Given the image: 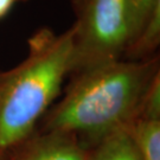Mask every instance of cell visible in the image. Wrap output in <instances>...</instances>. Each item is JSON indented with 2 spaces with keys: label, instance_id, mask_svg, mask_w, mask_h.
I'll return each instance as SVG.
<instances>
[{
  "label": "cell",
  "instance_id": "1",
  "mask_svg": "<svg viewBox=\"0 0 160 160\" xmlns=\"http://www.w3.org/2000/svg\"><path fill=\"white\" fill-rule=\"evenodd\" d=\"M154 77L147 64L112 61L86 69L52 113L51 131L101 140L142 108Z\"/></svg>",
  "mask_w": 160,
  "mask_h": 160
},
{
  "label": "cell",
  "instance_id": "2",
  "mask_svg": "<svg viewBox=\"0 0 160 160\" xmlns=\"http://www.w3.org/2000/svg\"><path fill=\"white\" fill-rule=\"evenodd\" d=\"M75 68V28L33 45L29 58L0 81V154L25 140Z\"/></svg>",
  "mask_w": 160,
  "mask_h": 160
},
{
  "label": "cell",
  "instance_id": "3",
  "mask_svg": "<svg viewBox=\"0 0 160 160\" xmlns=\"http://www.w3.org/2000/svg\"><path fill=\"white\" fill-rule=\"evenodd\" d=\"M75 25V68L118 61L133 39L129 0H83Z\"/></svg>",
  "mask_w": 160,
  "mask_h": 160
},
{
  "label": "cell",
  "instance_id": "4",
  "mask_svg": "<svg viewBox=\"0 0 160 160\" xmlns=\"http://www.w3.org/2000/svg\"><path fill=\"white\" fill-rule=\"evenodd\" d=\"M19 160H89L84 147L75 135L51 131L36 140Z\"/></svg>",
  "mask_w": 160,
  "mask_h": 160
},
{
  "label": "cell",
  "instance_id": "5",
  "mask_svg": "<svg viewBox=\"0 0 160 160\" xmlns=\"http://www.w3.org/2000/svg\"><path fill=\"white\" fill-rule=\"evenodd\" d=\"M90 160H141L129 126L122 127L101 139L98 148Z\"/></svg>",
  "mask_w": 160,
  "mask_h": 160
},
{
  "label": "cell",
  "instance_id": "6",
  "mask_svg": "<svg viewBox=\"0 0 160 160\" xmlns=\"http://www.w3.org/2000/svg\"><path fill=\"white\" fill-rule=\"evenodd\" d=\"M129 131L141 160H160V118L142 115Z\"/></svg>",
  "mask_w": 160,
  "mask_h": 160
},
{
  "label": "cell",
  "instance_id": "7",
  "mask_svg": "<svg viewBox=\"0 0 160 160\" xmlns=\"http://www.w3.org/2000/svg\"><path fill=\"white\" fill-rule=\"evenodd\" d=\"M160 4V0H129L132 14V28H133V39L135 40L139 33L142 31L149 16L157 6ZM131 43V44H132Z\"/></svg>",
  "mask_w": 160,
  "mask_h": 160
},
{
  "label": "cell",
  "instance_id": "8",
  "mask_svg": "<svg viewBox=\"0 0 160 160\" xmlns=\"http://www.w3.org/2000/svg\"><path fill=\"white\" fill-rule=\"evenodd\" d=\"M160 4L155 7L152 14L149 16L146 25L143 26L142 31L139 33L135 40L132 43L135 45V51H146L155 45L158 36H159V26H160Z\"/></svg>",
  "mask_w": 160,
  "mask_h": 160
},
{
  "label": "cell",
  "instance_id": "9",
  "mask_svg": "<svg viewBox=\"0 0 160 160\" xmlns=\"http://www.w3.org/2000/svg\"><path fill=\"white\" fill-rule=\"evenodd\" d=\"M17 0H0V18H2L11 10Z\"/></svg>",
  "mask_w": 160,
  "mask_h": 160
},
{
  "label": "cell",
  "instance_id": "10",
  "mask_svg": "<svg viewBox=\"0 0 160 160\" xmlns=\"http://www.w3.org/2000/svg\"><path fill=\"white\" fill-rule=\"evenodd\" d=\"M0 160H1V159H0Z\"/></svg>",
  "mask_w": 160,
  "mask_h": 160
}]
</instances>
